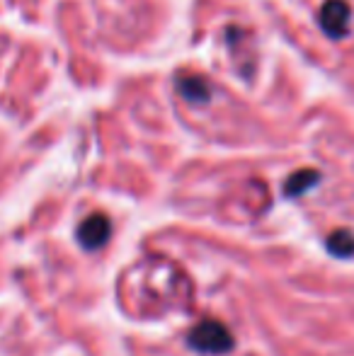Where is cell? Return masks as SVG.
<instances>
[{
	"mask_svg": "<svg viewBox=\"0 0 354 356\" xmlns=\"http://www.w3.org/2000/svg\"><path fill=\"white\" fill-rule=\"evenodd\" d=\"M187 342L192 349L202 354H226L233 349V337L226 325L216 320H202L187 334Z\"/></svg>",
	"mask_w": 354,
	"mask_h": 356,
	"instance_id": "6da1fadb",
	"label": "cell"
},
{
	"mask_svg": "<svg viewBox=\"0 0 354 356\" xmlns=\"http://www.w3.org/2000/svg\"><path fill=\"white\" fill-rule=\"evenodd\" d=\"M321 27L325 34L330 37H345L347 34V24H350L352 10L345 0H328L321 8Z\"/></svg>",
	"mask_w": 354,
	"mask_h": 356,
	"instance_id": "7a4b0ae2",
	"label": "cell"
},
{
	"mask_svg": "<svg viewBox=\"0 0 354 356\" xmlns=\"http://www.w3.org/2000/svg\"><path fill=\"white\" fill-rule=\"evenodd\" d=\"M109 233H112V223L107 216L92 213L78 225V243L86 250H97L109 240Z\"/></svg>",
	"mask_w": 354,
	"mask_h": 356,
	"instance_id": "3957f363",
	"label": "cell"
},
{
	"mask_svg": "<svg viewBox=\"0 0 354 356\" xmlns=\"http://www.w3.org/2000/svg\"><path fill=\"white\" fill-rule=\"evenodd\" d=\"M177 92L182 95L189 102H209L211 92H209V85L199 75H182L177 78Z\"/></svg>",
	"mask_w": 354,
	"mask_h": 356,
	"instance_id": "277c9868",
	"label": "cell"
},
{
	"mask_svg": "<svg viewBox=\"0 0 354 356\" xmlns=\"http://www.w3.org/2000/svg\"><path fill=\"white\" fill-rule=\"evenodd\" d=\"M318 182H321V172H316V170H298V172H293L287 179L284 192H287V197H301L303 192L316 187Z\"/></svg>",
	"mask_w": 354,
	"mask_h": 356,
	"instance_id": "5b68a950",
	"label": "cell"
},
{
	"mask_svg": "<svg viewBox=\"0 0 354 356\" xmlns=\"http://www.w3.org/2000/svg\"><path fill=\"white\" fill-rule=\"evenodd\" d=\"M328 250L337 257H352L354 254V235L350 230H335L328 238Z\"/></svg>",
	"mask_w": 354,
	"mask_h": 356,
	"instance_id": "8992f818",
	"label": "cell"
}]
</instances>
